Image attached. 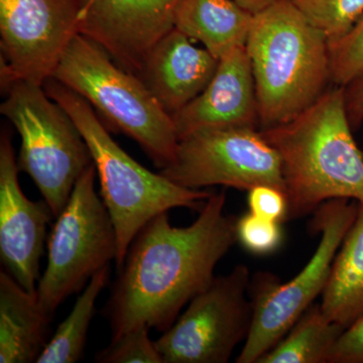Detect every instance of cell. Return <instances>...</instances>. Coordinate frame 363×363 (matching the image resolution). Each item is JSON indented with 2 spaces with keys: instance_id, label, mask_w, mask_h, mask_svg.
I'll return each mask as SVG.
<instances>
[{
  "instance_id": "7c38bea8",
  "label": "cell",
  "mask_w": 363,
  "mask_h": 363,
  "mask_svg": "<svg viewBox=\"0 0 363 363\" xmlns=\"http://www.w3.org/2000/svg\"><path fill=\"white\" fill-rule=\"evenodd\" d=\"M183 0H81L79 33L138 74L152 48L175 28Z\"/></svg>"
},
{
  "instance_id": "ac0fdd59",
  "label": "cell",
  "mask_w": 363,
  "mask_h": 363,
  "mask_svg": "<svg viewBox=\"0 0 363 363\" xmlns=\"http://www.w3.org/2000/svg\"><path fill=\"white\" fill-rule=\"evenodd\" d=\"M320 305L345 329L363 315V202L334 259Z\"/></svg>"
},
{
  "instance_id": "7a4b0ae2",
  "label": "cell",
  "mask_w": 363,
  "mask_h": 363,
  "mask_svg": "<svg viewBox=\"0 0 363 363\" xmlns=\"http://www.w3.org/2000/svg\"><path fill=\"white\" fill-rule=\"evenodd\" d=\"M259 131L281 159L288 220L332 199L363 202V154L353 136L342 86H330L289 123Z\"/></svg>"
},
{
  "instance_id": "4fadbf2b",
  "label": "cell",
  "mask_w": 363,
  "mask_h": 363,
  "mask_svg": "<svg viewBox=\"0 0 363 363\" xmlns=\"http://www.w3.org/2000/svg\"><path fill=\"white\" fill-rule=\"evenodd\" d=\"M18 161L9 131L0 135V259L2 266L28 292L35 293L51 208L32 201L21 190Z\"/></svg>"
},
{
  "instance_id": "8992f818",
  "label": "cell",
  "mask_w": 363,
  "mask_h": 363,
  "mask_svg": "<svg viewBox=\"0 0 363 363\" xmlns=\"http://www.w3.org/2000/svg\"><path fill=\"white\" fill-rule=\"evenodd\" d=\"M0 106L21 136L18 168L39 189L55 218L66 206L76 182L93 164L78 126L44 86L16 81Z\"/></svg>"
},
{
  "instance_id": "9a60e30c",
  "label": "cell",
  "mask_w": 363,
  "mask_h": 363,
  "mask_svg": "<svg viewBox=\"0 0 363 363\" xmlns=\"http://www.w3.org/2000/svg\"><path fill=\"white\" fill-rule=\"evenodd\" d=\"M218 65L211 52L175 28L152 48L136 75L172 116L204 91Z\"/></svg>"
},
{
  "instance_id": "6da1fadb",
  "label": "cell",
  "mask_w": 363,
  "mask_h": 363,
  "mask_svg": "<svg viewBox=\"0 0 363 363\" xmlns=\"http://www.w3.org/2000/svg\"><path fill=\"white\" fill-rule=\"evenodd\" d=\"M225 204L224 191L213 193L191 225H172L164 212L140 229L104 308L111 340L140 327L168 330L212 283L215 267L238 240V218L225 213Z\"/></svg>"
},
{
  "instance_id": "83f0119b",
  "label": "cell",
  "mask_w": 363,
  "mask_h": 363,
  "mask_svg": "<svg viewBox=\"0 0 363 363\" xmlns=\"http://www.w3.org/2000/svg\"><path fill=\"white\" fill-rule=\"evenodd\" d=\"M233 1L250 13L257 14L276 4L279 0H233Z\"/></svg>"
},
{
  "instance_id": "5bb4252c",
  "label": "cell",
  "mask_w": 363,
  "mask_h": 363,
  "mask_svg": "<svg viewBox=\"0 0 363 363\" xmlns=\"http://www.w3.org/2000/svg\"><path fill=\"white\" fill-rule=\"evenodd\" d=\"M172 118L179 140L201 130L259 128L257 91L245 47L219 60L204 91Z\"/></svg>"
},
{
  "instance_id": "d4e9b609",
  "label": "cell",
  "mask_w": 363,
  "mask_h": 363,
  "mask_svg": "<svg viewBox=\"0 0 363 363\" xmlns=\"http://www.w3.org/2000/svg\"><path fill=\"white\" fill-rule=\"evenodd\" d=\"M247 202L250 212L257 216L279 223L288 220V200L281 189L255 186L248 191Z\"/></svg>"
},
{
  "instance_id": "ffe728a7",
  "label": "cell",
  "mask_w": 363,
  "mask_h": 363,
  "mask_svg": "<svg viewBox=\"0 0 363 363\" xmlns=\"http://www.w3.org/2000/svg\"><path fill=\"white\" fill-rule=\"evenodd\" d=\"M111 276V266H107L90 279L70 314L50 338L37 363H75L82 359L91 322L96 313L97 298L108 286Z\"/></svg>"
},
{
  "instance_id": "8fae6325",
  "label": "cell",
  "mask_w": 363,
  "mask_h": 363,
  "mask_svg": "<svg viewBox=\"0 0 363 363\" xmlns=\"http://www.w3.org/2000/svg\"><path fill=\"white\" fill-rule=\"evenodd\" d=\"M81 0H0L1 90L44 85L79 33Z\"/></svg>"
},
{
  "instance_id": "cb8c5ba5",
  "label": "cell",
  "mask_w": 363,
  "mask_h": 363,
  "mask_svg": "<svg viewBox=\"0 0 363 363\" xmlns=\"http://www.w3.org/2000/svg\"><path fill=\"white\" fill-rule=\"evenodd\" d=\"M236 235L242 247L257 255L276 252L283 241L281 223L250 212L238 219Z\"/></svg>"
},
{
  "instance_id": "2e32d148",
  "label": "cell",
  "mask_w": 363,
  "mask_h": 363,
  "mask_svg": "<svg viewBox=\"0 0 363 363\" xmlns=\"http://www.w3.org/2000/svg\"><path fill=\"white\" fill-rule=\"evenodd\" d=\"M52 318L37 294L0 272V363L37 362L49 342Z\"/></svg>"
},
{
  "instance_id": "277c9868",
  "label": "cell",
  "mask_w": 363,
  "mask_h": 363,
  "mask_svg": "<svg viewBox=\"0 0 363 363\" xmlns=\"http://www.w3.org/2000/svg\"><path fill=\"white\" fill-rule=\"evenodd\" d=\"M43 86L72 117L89 147L100 197L116 228L117 269L123 266L135 236L152 218L174 208L200 211L213 194L202 189L182 187L160 172L145 168L111 138L87 100L52 77Z\"/></svg>"
},
{
  "instance_id": "d6986e66",
  "label": "cell",
  "mask_w": 363,
  "mask_h": 363,
  "mask_svg": "<svg viewBox=\"0 0 363 363\" xmlns=\"http://www.w3.org/2000/svg\"><path fill=\"white\" fill-rule=\"evenodd\" d=\"M344 330L325 314L321 305H312L257 363H328Z\"/></svg>"
},
{
  "instance_id": "e0dca14e",
  "label": "cell",
  "mask_w": 363,
  "mask_h": 363,
  "mask_svg": "<svg viewBox=\"0 0 363 363\" xmlns=\"http://www.w3.org/2000/svg\"><path fill=\"white\" fill-rule=\"evenodd\" d=\"M253 18L233 0H183L175 28L220 60L245 47Z\"/></svg>"
},
{
  "instance_id": "3957f363",
  "label": "cell",
  "mask_w": 363,
  "mask_h": 363,
  "mask_svg": "<svg viewBox=\"0 0 363 363\" xmlns=\"http://www.w3.org/2000/svg\"><path fill=\"white\" fill-rule=\"evenodd\" d=\"M328 40L290 0L255 14L245 49L260 130L296 118L333 85Z\"/></svg>"
},
{
  "instance_id": "9c48e42d",
  "label": "cell",
  "mask_w": 363,
  "mask_h": 363,
  "mask_svg": "<svg viewBox=\"0 0 363 363\" xmlns=\"http://www.w3.org/2000/svg\"><path fill=\"white\" fill-rule=\"evenodd\" d=\"M250 269L238 264L188 304L168 330L155 341L164 363H226L247 339L253 308L248 300Z\"/></svg>"
},
{
  "instance_id": "5b68a950",
  "label": "cell",
  "mask_w": 363,
  "mask_h": 363,
  "mask_svg": "<svg viewBox=\"0 0 363 363\" xmlns=\"http://www.w3.org/2000/svg\"><path fill=\"white\" fill-rule=\"evenodd\" d=\"M52 77L87 100L112 128L138 143L157 168L174 161L180 140L173 118L142 79L119 66L94 40L77 33Z\"/></svg>"
},
{
  "instance_id": "44dd1931",
  "label": "cell",
  "mask_w": 363,
  "mask_h": 363,
  "mask_svg": "<svg viewBox=\"0 0 363 363\" xmlns=\"http://www.w3.org/2000/svg\"><path fill=\"white\" fill-rule=\"evenodd\" d=\"M329 40L350 32L363 16V0H290Z\"/></svg>"
},
{
  "instance_id": "52a82bcc",
  "label": "cell",
  "mask_w": 363,
  "mask_h": 363,
  "mask_svg": "<svg viewBox=\"0 0 363 363\" xmlns=\"http://www.w3.org/2000/svg\"><path fill=\"white\" fill-rule=\"evenodd\" d=\"M357 208L358 202L350 199H332L320 205L314 212L311 230L321 233V240L304 269L288 283L266 272H259L250 283L252 327L236 362H259L323 294Z\"/></svg>"
},
{
  "instance_id": "ba28073f",
  "label": "cell",
  "mask_w": 363,
  "mask_h": 363,
  "mask_svg": "<svg viewBox=\"0 0 363 363\" xmlns=\"http://www.w3.org/2000/svg\"><path fill=\"white\" fill-rule=\"evenodd\" d=\"M96 169L91 164L76 182L68 203L48 235V264L38 284V300L54 316L74 294L117 255L116 228L95 190Z\"/></svg>"
},
{
  "instance_id": "7402d4cb",
  "label": "cell",
  "mask_w": 363,
  "mask_h": 363,
  "mask_svg": "<svg viewBox=\"0 0 363 363\" xmlns=\"http://www.w3.org/2000/svg\"><path fill=\"white\" fill-rule=\"evenodd\" d=\"M328 45L332 84L345 87L363 77V16L350 32Z\"/></svg>"
},
{
  "instance_id": "30bf717a",
  "label": "cell",
  "mask_w": 363,
  "mask_h": 363,
  "mask_svg": "<svg viewBox=\"0 0 363 363\" xmlns=\"http://www.w3.org/2000/svg\"><path fill=\"white\" fill-rule=\"evenodd\" d=\"M160 173L195 190L223 186L250 191L269 185L285 192L281 159L257 128L191 133L180 140L175 159Z\"/></svg>"
},
{
  "instance_id": "484cf974",
  "label": "cell",
  "mask_w": 363,
  "mask_h": 363,
  "mask_svg": "<svg viewBox=\"0 0 363 363\" xmlns=\"http://www.w3.org/2000/svg\"><path fill=\"white\" fill-rule=\"evenodd\" d=\"M328 363H363V315L344 330Z\"/></svg>"
},
{
  "instance_id": "4316f807",
  "label": "cell",
  "mask_w": 363,
  "mask_h": 363,
  "mask_svg": "<svg viewBox=\"0 0 363 363\" xmlns=\"http://www.w3.org/2000/svg\"><path fill=\"white\" fill-rule=\"evenodd\" d=\"M346 111L353 130L363 123V77L344 87Z\"/></svg>"
},
{
  "instance_id": "603a6c76",
  "label": "cell",
  "mask_w": 363,
  "mask_h": 363,
  "mask_svg": "<svg viewBox=\"0 0 363 363\" xmlns=\"http://www.w3.org/2000/svg\"><path fill=\"white\" fill-rule=\"evenodd\" d=\"M150 329L140 327L111 340L107 347L98 351L95 362L98 363H164L150 339Z\"/></svg>"
}]
</instances>
